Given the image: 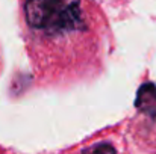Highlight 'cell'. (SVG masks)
<instances>
[{"instance_id":"6da1fadb","label":"cell","mask_w":156,"mask_h":154,"mask_svg":"<svg viewBox=\"0 0 156 154\" xmlns=\"http://www.w3.org/2000/svg\"><path fill=\"white\" fill-rule=\"evenodd\" d=\"M23 14L29 43L41 57L73 60L96 46L99 21L88 0H26Z\"/></svg>"},{"instance_id":"7a4b0ae2","label":"cell","mask_w":156,"mask_h":154,"mask_svg":"<svg viewBox=\"0 0 156 154\" xmlns=\"http://www.w3.org/2000/svg\"><path fill=\"white\" fill-rule=\"evenodd\" d=\"M140 107H143L147 113H150L152 116H156V88L153 85H144L140 89V95H138V103Z\"/></svg>"}]
</instances>
